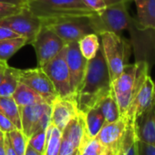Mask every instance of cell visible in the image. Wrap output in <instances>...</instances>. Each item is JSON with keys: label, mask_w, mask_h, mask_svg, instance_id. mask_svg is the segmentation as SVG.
<instances>
[{"label": "cell", "mask_w": 155, "mask_h": 155, "mask_svg": "<svg viewBox=\"0 0 155 155\" xmlns=\"http://www.w3.org/2000/svg\"><path fill=\"white\" fill-rule=\"evenodd\" d=\"M31 45L36 52L38 67H43L66 46L59 36L43 25Z\"/></svg>", "instance_id": "30bf717a"}, {"label": "cell", "mask_w": 155, "mask_h": 155, "mask_svg": "<svg viewBox=\"0 0 155 155\" xmlns=\"http://www.w3.org/2000/svg\"><path fill=\"white\" fill-rule=\"evenodd\" d=\"M5 143V133L0 130V145H3Z\"/></svg>", "instance_id": "60d3db41"}, {"label": "cell", "mask_w": 155, "mask_h": 155, "mask_svg": "<svg viewBox=\"0 0 155 155\" xmlns=\"http://www.w3.org/2000/svg\"><path fill=\"white\" fill-rule=\"evenodd\" d=\"M150 65L146 60L128 64L120 76L111 83V90L117 102L121 116L126 119L129 107L149 75Z\"/></svg>", "instance_id": "7a4b0ae2"}, {"label": "cell", "mask_w": 155, "mask_h": 155, "mask_svg": "<svg viewBox=\"0 0 155 155\" xmlns=\"http://www.w3.org/2000/svg\"><path fill=\"white\" fill-rule=\"evenodd\" d=\"M79 48L81 54L88 61L92 59L98 53L100 44L99 41V35L96 34H89L83 36L79 42Z\"/></svg>", "instance_id": "484cf974"}, {"label": "cell", "mask_w": 155, "mask_h": 155, "mask_svg": "<svg viewBox=\"0 0 155 155\" xmlns=\"http://www.w3.org/2000/svg\"><path fill=\"white\" fill-rule=\"evenodd\" d=\"M153 108H155V83L148 75L129 107L126 120L129 124H134L138 117Z\"/></svg>", "instance_id": "7c38bea8"}, {"label": "cell", "mask_w": 155, "mask_h": 155, "mask_svg": "<svg viewBox=\"0 0 155 155\" xmlns=\"http://www.w3.org/2000/svg\"><path fill=\"white\" fill-rule=\"evenodd\" d=\"M78 155H110V153L96 138H87L80 145Z\"/></svg>", "instance_id": "83f0119b"}, {"label": "cell", "mask_w": 155, "mask_h": 155, "mask_svg": "<svg viewBox=\"0 0 155 155\" xmlns=\"http://www.w3.org/2000/svg\"><path fill=\"white\" fill-rule=\"evenodd\" d=\"M66 61L70 76V87L73 95L76 97L82 84L88 60L81 54L78 42L66 45Z\"/></svg>", "instance_id": "4fadbf2b"}, {"label": "cell", "mask_w": 155, "mask_h": 155, "mask_svg": "<svg viewBox=\"0 0 155 155\" xmlns=\"http://www.w3.org/2000/svg\"><path fill=\"white\" fill-rule=\"evenodd\" d=\"M0 2L11 4V5H19V6H26V5H27L28 0H0Z\"/></svg>", "instance_id": "8d00e7d4"}, {"label": "cell", "mask_w": 155, "mask_h": 155, "mask_svg": "<svg viewBox=\"0 0 155 155\" xmlns=\"http://www.w3.org/2000/svg\"><path fill=\"white\" fill-rule=\"evenodd\" d=\"M16 129V128L14 124L0 112V130L5 134H8Z\"/></svg>", "instance_id": "d6a6232c"}, {"label": "cell", "mask_w": 155, "mask_h": 155, "mask_svg": "<svg viewBox=\"0 0 155 155\" xmlns=\"http://www.w3.org/2000/svg\"><path fill=\"white\" fill-rule=\"evenodd\" d=\"M137 25L142 30L155 32V0H135Z\"/></svg>", "instance_id": "ac0fdd59"}, {"label": "cell", "mask_w": 155, "mask_h": 155, "mask_svg": "<svg viewBox=\"0 0 155 155\" xmlns=\"http://www.w3.org/2000/svg\"><path fill=\"white\" fill-rule=\"evenodd\" d=\"M82 1L87 6H89L95 13H99L107 7V5L104 0H82Z\"/></svg>", "instance_id": "1f68e13d"}, {"label": "cell", "mask_w": 155, "mask_h": 155, "mask_svg": "<svg viewBox=\"0 0 155 155\" xmlns=\"http://www.w3.org/2000/svg\"><path fill=\"white\" fill-rule=\"evenodd\" d=\"M19 36L20 35L12 31L10 28H8L6 26L0 25V41L1 40H5V39L16 38V37H19Z\"/></svg>", "instance_id": "e575fe53"}, {"label": "cell", "mask_w": 155, "mask_h": 155, "mask_svg": "<svg viewBox=\"0 0 155 155\" xmlns=\"http://www.w3.org/2000/svg\"><path fill=\"white\" fill-rule=\"evenodd\" d=\"M88 138L84 121V114L79 112L62 131L61 144L69 146L75 151H79L80 145Z\"/></svg>", "instance_id": "2e32d148"}, {"label": "cell", "mask_w": 155, "mask_h": 155, "mask_svg": "<svg viewBox=\"0 0 155 155\" xmlns=\"http://www.w3.org/2000/svg\"><path fill=\"white\" fill-rule=\"evenodd\" d=\"M62 139V132L51 124L47 130V141L43 155H58Z\"/></svg>", "instance_id": "4316f807"}, {"label": "cell", "mask_w": 155, "mask_h": 155, "mask_svg": "<svg viewBox=\"0 0 155 155\" xmlns=\"http://www.w3.org/2000/svg\"><path fill=\"white\" fill-rule=\"evenodd\" d=\"M134 1H135V0H134Z\"/></svg>", "instance_id": "ee69618b"}, {"label": "cell", "mask_w": 155, "mask_h": 155, "mask_svg": "<svg viewBox=\"0 0 155 155\" xmlns=\"http://www.w3.org/2000/svg\"><path fill=\"white\" fill-rule=\"evenodd\" d=\"M101 37V48L109 69L111 83L122 73L129 63L132 53L130 42L114 33H103Z\"/></svg>", "instance_id": "5b68a950"}, {"label": "cell", "mask_w": 155, "mask_h": 155, "mask_svg": "<svg viewBox=\"0 0 155 155\" xmlns=\"http://www.w3.org/2000/svg\"><path fill=\"white\" fill-rule=\"evenodd\" d=\"M4 146H5V153L6 155H16L14 149L11 146L10 141L8 139V136L6 134H5V143H4Z\"/></svg>", "instance_id": "d590c367"}, {"label": "cell", "mask_w": 155, "mask_h": 155, "mask_svg": "<svg viewBox=\"0 0 155 155\" xmlns=\"http://www.w3.org/2000/svg\"><path fill=\"white\" fill-rule=\"evenodd\" d=\"M138 155H155V146L138 141Z\"/></svg>", "instance_id": "836d02e7"}, {"label": "cell", "mask_w": 155, "mask_h": 155, "mask_svg": "<svg viewBox=\"0 0 155 155\" xmlns=\"http://www.w3.org/2000/svg\"><path fill=\"white\" fill-rule=\"evenodd\" d=\"M0 155H6L4 144L3 145H0Z\"/></svg>", "instance_id": "b9f144b4"}, {"label": "cell", "mask_w": 155, "mask_h": 155, "mask_svg": "<svg viewBox=\"0 0 155 155\" xmlns=\"http://www.w3.org/2000/svg\"><path fill=\"white\" fill-rule=\"evenodd\" d=\"M27 45V40L23 37H16L0 41V60L7 62L19 49Z\"/></svg>", "instance_id": "cb8c5ba5"}, {"label": "cell", "mask_w": 155, "mask_h": 155, "mask_svg": "<svg viewBox=\"0 0 155 155\" xmlns=\"http://www.w3.org/2000/svg\"><path fill=\"white\" fill-rule=\"evenodd\" d=\"M115 155H138V140L135 135L134 124L128 123L121 147Z\"/></svg>", "instance_id": "d4e9b609"}, {"label": "cell", "mask_w": 155, "mask_h": 155, "mask_svg": "<svg viewBox=\"0 0 155 155\" xmlns=\"http://www.w3.org/2000/svg\"><path fill=\"white\" fill-rule=\"evenodd\" d=\"M107 6L109 5H115V4H118V3H122V2H128L129 0H104Z\"/></svg>", "instance_id": "ab89813d"}, {"label": "cell", "mask_w": 155, "mask_h": 155, "mask_svg": "<svg viewBox=\"0 0 155 155\" xmlns=\"http://www.w3.org/2000/svg\"><path fill=\"white\" fill-rule=\"evenodd\" d=\"M126 4L127 2H122L109 5L104 10L90 16L93 33L100 36L103 33L121 35L123 31L128 30L133 21L128 13Z\"/></svg>", "instance_id": "277c9868"}, {"label": "cell", "mask_w": 155, "mask_h": 155, "mask_svg": "<svg viewBox=\"0 0 155 155\" xmlns=\"http://www.w3.org/2000/svg\"><path fill=\"white\" fill-rule=\"evenodd\" d=\"M48 130V129H47ZM47 130H39L27 139V144L35 151L43 154L47 141Z\"/></svg>", "instance_id": "f546056e"}, {"label": "cell", "mask_w": 155, "mask_h": 155, "mask_svg": "<svg viewBox=\"0 0 155 155\" xmlns=\"http://www.w3.org/2000/svg\"><path fill=\"white\" fill-rule=\"evenodd\" d=\"M12 98L16 102V105L20 107H25L36 103L45 102L43 98L36 93L33 89L26 85L25 84L19 82L16 91L12 94Z\"/></svg>", "instance_id": "ffe728a7"}, {"label": "cell", "mask_w": 155, "mask_h": 155, "mask_svg": "<svg viewBox=\"0 0 155 155\" xmlns=\"http://www.w3.org/2000/svg\"><path fill=\"white\" fill-rule=\"evenodd\" d=\"M28 1H33V0H28Z\"/></svg>", "instance_id": "7bdbcfd3"}, {"label": "cell", "mask_w": 155, "mask_h": 155, "mask_svg": "<svg viewBox=\"0 0 155 155\" xmlns=\"http://www.w3.org/2000/svg\"><path fill=\"white\" fill-rule=\"evenodd\" d=\"M27 7L42 20L91 16L95 14L82 0H33L28 1Z\"/></svg>", "instance_id": "3957f363"}, {"label": "cell", "mask_w": 155, "mask_h": 155, "mask_svg": "<svg viewBox=\"0 0 155 155\" xmlns=\"http://www.w3.org/2000/svg\"><path fill=\"white\" fill-rule=\"evenodd\" d=\"M111 91L110 73L100 46L96 55L88 61L83 81L76 96L79 112L86 113Z\"/></svg>", "instance_id": "6da1fadb"}, {"label": "cell", "mask_w": 155, "mask_h": 155, "mask_svg": "<svg viewBox=\"0 0 155 155\" xmlns=\"http://www.w3.org/2000/svg\"><path fill=\"white\" fill-rule=\"evenodd\" d=\"M23 7L24 6H19V5H15L0 2V19L17 14L18 12L22 10Z\"/></svg>", "instance_id": "4dcf8cb0"}, {"label": "cell", "mask_w": 155, "mask_h": 155, "mask_svg": "<svg viewBox=\"0 0 155 155\" xmlns=\"http://www.w3.org/2000/svg\"><path fill=\"white\" fill-rule=\"evenodd\" d=\"M0 25L10 28L20 36L25 37L27 45H31L42 26V19L35 15L26 5L17 14L0 19Z\"/></svg>", "instance_id": "ba28073f"}, {"label": "cell", "mask_w": 155, "mask_h": 155, "mask_svg": "<svg viewBox=\"0 0 155 155\" xmlns=\"http://www.w3.org/2000/svg\"><path fill=\"white\" fill-rule=\"evenodd\" d=\"M94 107H96L104 117L105 124L115 122L122 117L112 91L107 95L103 96Z\"/></svg>", "instance_id": "d6986e66"}, {"label": "cell", "mask_w": 155, "mask_h": 155, "mask_svg": "<svg viewBox=\"0 0 155 155\" xmlns=\"http://www.w3.org/2000/svg\"><path fill=\"white\" fill-rule=\"evenodd\" d=\"M79 113L75 96L57 97L51 104L50 124L61 132Z\"/></svg>", "instance_id": "5bb4252c"}, {"label": "cell", "mask_w": 155, "mask_h": 155, "mask_svg": "<svg viewBox=\"0 0 155 155\" xmlns=\"http://www.w3.org/2000/svg\"><path fill=\"white\" fill-rule=\"evenodd\" d=\"M25 155H43L39 153H37V151H35L30 145L27 144L26 146V153H25Z\"/></svg>", "instance_id": "f35d334b"}, {"label": "cell", "mask_w": 155, "mask_h": 155, "mask_svg": "<svg viewBox=\"0 0 155 155\" xmlns=\"http://www.w3.org/2000/svg\"><path fill=\"white\" fill-rule=\"evenodd\" d=\"M127 124V120L121 117L115 122L105 124L95 137L108 150L110 155H115L119 151L125 135Z\"/></svg>", "instance_id": "9a60e30c"}, {"label": "cell", "mask_w": 155, "mask_h": 155, "mask_svg": "<svg viewBox=\"0 0 155 155\" xmlns=\"http://www.w3.org/2000/svg\"><path fill=\"white\" fill-rule=\"evenodd\" d=\"M134 131L139 142L155 146V108L136 119Z\"/></svg>", "instance_id": "e0dca14e"}, {"label": "cell", "mask_w": 155, "mask_h": 155, "mask_svg": "<svg viewBox=\"0 0 155 155\" xmlns=\"http://www.w3.org/2000/svg\"><path fill=\"white\" fill-rule=\"evenodd\" d=\"M19 113L22 132L26 139L39 130H47L50 124L51 104L46 102L20 107Z\"/></svg>", "instance_id": "52a82bcc"}, {"label": "cell", "mask_w": 155, "mask_h": 155, "mask_svg": "<svg viewBox=\"0 0 155 155\" xmlns=\"http://www.w3.org/2000/svg\"><path fill=\"white\" fill-rule=\"evenodd\" d=\"M55 86L59 97L74 96L70 87V76L66 61V46L43 67H40Z\"/></svg>", "instance_id": "9c48e42d"}, {"label": "cell", "mask_w": 155, "mask_h": 155, "mask_svg": "<svg viewBox=\"0 0 155 155\" xmlns=\"http://www.w3.org/2000/svg\"><path fill=\"white\" fill-rule=\"evenodd\" d=\"M19 81L33 89L49 104L58 97L54 84L43 69L38 66L30 69H20Z\"/></svg>", "instance_id": "8fae6325"}, {"label": "cell", "mask_w": 155, "mask_h": 155, "mask_svg": "<svg viewBox=\"0 0 155 155\" xmlns=\"http://www.w3.org/2000/svg\"><path fill=\"white\" fill-rule=\"evenodd\" d=\"M0 112L14 124L17 130L22 131L19 107L12 96H0Z\"/></svg>", "instance_id": "603a6c76"}, {"label": "cell", "mask_w": 155, "mask_h": 155, "mask_svg": "<svg viewBox=\"0 0 155 155\" xmlns=\"http://www.w3.org/2000/svg\"><path fill=\"white\" fill-rule=\"evenodd\" d=\"M42 25L51 29L66 43V45L79 42L86 35L94 34L90 26V16L42 20Z\"/></svg>", "instance_id": "8992f818"}, {"label": "cell", "mask_w": 155, "mask_h": 155, "mask_svg": "<svg viewBox=\"0 0 155 155\" xmlns=\"http://www.w3.org/2000/svg\"><path fill=\"white\" fill-rule=\"evenodd\" d=\"M9 64H7V62L5 61H1L0 60V84L3 80V77H4V74H5V69L6 67L8 66Z\"/></svg>", "instance_id": "74e56055"}, {"label": "cell", "mask_w": 155, "mask_h": 155, "mask_svg": "<svg viewBox=\"0 0 155 155\" xmlns=\"http://www.w3.org/2000/svg\"><path fill=\"white\" fill-rule=\"evenodd\" d=\"M6 134L8 136L11 146L14 149L16 154L25 155L27 146V139L23 134V132L21 130L16 129Z\"/></svg>", "instance_id": "f1b7e54d"}, {"label": "cell", "mask_w": 155, "mask_h": 155, "mask_svg": "<svg viewBox=\"0 0 155 155\" xmlns=\"http://www.w3.org/2000/svg\"><path fill=\"white\" fill-rule=\"evenodd\" d=\"M20 69L8 65L0 84V96H12L19 84Z\"/></svg>", "instance_id": "7402d4cb"}, {"label": "cell", "mask_w": 155, "mask_h": 155, "mask_svg": "<svg viewBox=\"0 0 155 155\" xmlns=\"http://www.w3.org/2000/svg\"><path fill=\"white\" fill-rule=\"evenodd\" d=\"M83 114L87 136L88 138H95L105 124L104 117L96 107L90 108Z\"/></svg>", "instance_id": "44dd1931"}]
</instances>
